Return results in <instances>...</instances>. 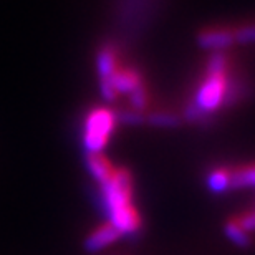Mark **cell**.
Instances as JSON below:
<instances>
[{"instance_id": "cell-1", "label": "cell", "mask_w": 255, "mask_h": 255, "mask_svg": "<svg viewBox=\"0 0 255 255\" xmlns=\"http://www.w3.org/2000/svg\"><path fill=\"white\" fill-rule=\"evenodd\" d=\"M101 187L103 204L108 214V222L116 227L121 236H132L141 229L142 219L132 202L134 184L131 172L125 167H116L108 181Z\"/></svg>"}, {"instance_id": "cell-2", "label": "cell", "mask_w": 255, "mask_h": 255, "mask_svg": "<svg viewBox=\"0 0 255 255\" xmlns=\"http://www.w3.org/2000/svg\"><path fill=\"white\" fill-rule=\"evenodd\" d=\"M229 58L224 53H214L206 65L204 78L196 93V101L187 111L191 120H199L204 115L214 113L224 103L236 98V86L231 80Z\"/></svg>"}, {"instance_id": "cell-3", "label": "cell", "mask_w": 255, "mask_h": 255, "mask_svg": "<svg viewBox=\"0 0 255 255\" xmlns=\"http://www.w3.org/2000/svg\"><path fill=\"white\" fill-rule=\"evenodd\" d=\"M116 121H118V116L110 108H95L86 115L83 146L88 151V154L103 152L115 131Z\"/></svg>"}, {"instance_id": "cell-4", "label": "cell", "mask_w": 255, "mask_h": 255, "mask_svg": "<svg viewBox=\"0 0 255 255\" xmlns=\"http://www.w3.org/2000/svg\"><path fill=\"white\" fill-rule=\"evenodd\" d=\"M121 237H123V236L116 231L115 226H111L110 222H105V224H101V226H98L95 231H91L88 236H86L85 249L88 252L105 251V249H108L110 246H113L115 242H118Z\"/></svg>"}, {"instance_id": "cell-5", "label": "cell", "mask_w": 255, "mask_h": 255, "mask_svg": "<svg viewBox=\"0 0 255 255\" xmlns=\"http://www.w3.org/2000/svg\"><path fill=\"white\" fill-rule=\"evenodd\" d=\"M199 43L206 48L219 50L234 43L232 27H211L202 30L199 35Z\"/></svg>"}, {"instance_id": "cell-6", "label": "cell", "mask_w": 255, "mask_h": 255, "mask_svg": "<svg viewBox=\"0 0 255 255\" xmlns=\"http://www.w3.org/2000/svg\"><path fill=\"white\" fill-rule=\"evenodd\" d=\"M86 167H88L90 174L93 176L100 184H103L105 181H108L116 169L103 152H95V154L86 156Z\"/></svg>"}, {"instance_id": "cell-7", "label": "cell", "mask_w": 255, "mask_h": 255, "mask_svg": "<svg viewBox=\"0 0 255 255\" xmlns=\"http://www.w3.org/2000/svg\"><path fill=\"white\" fill-rule=\"evenodd\" d=\"M120 63H121L120 62V53L113 45H105V47L100 50L98 62H96V65H98V71H100L101 78L110 76Z\"/></svg>"}, {"instance_id": "cell-8", "label": "cell", "mask_w": 255, "mask_h": 255, "mask_svg": "<svg viewBox=\"0 0 255 255\" xmlns=\"http://www.w3.org/2000/svg\"><path fill=\"white\" fill-rule=\"evenodd\" d=\"M231 174H232L231 189H246V187H255V164L231 167Z\"/></svg>"}, {"instance_id": "cell-9", "label": "cell", "mask_w": 255, "mask_h": 255, "mask_svg": "<svg viewBox=\"0 0 255 255\" xmlns=\"http://www.w3.org/2000/svg\"><path fill=\"white\" fill-rule=\"evenodd\" d=\"M231 182H232L231 167H217V169H214L211 174L207 176L209 189L212 192L231 191Z\"/></svg>"}, {"instance_id": "cell-10", "label": "cell", "mask_w": 255, "mask_h": 255, "mask_svg": "<svg viewBox=\"0 0 255 255\" xmlns=\"http://www.w3.org/2000/svg\"><path fill=\"white\" fill-rule=\"evenodd\" d=\"M226 234L234 244H237V246H247L249 241H251L249 234L241 227L237 219H231V221L226 224Z\"/></svg>"}, {"instance_id": "cell-11", "label": "cell", "mask_w": 255, "mask_h": 255, "mask_svg": "<svg viewBox=\"0 0 255 255\" xmlns=\"http://www.w3.org/2000/svg\"><path fill=\"white\" fill-rule=\"evenodd\" d=\"M232 35H234V43L236 42H242V43L255 42V23L242 25V27H232Z\"/></svg>"}, {"instance_id": "cell-12", "label": "cell", "mask_w": 255, "mask_h": 255, "mask_svg": "<svg viewBox=\"0 0 255 255\" xmlns=\"http://www.w3.org/2000/svg\"><path fill=\"white\" fill-rule=\"evenodd\" d=\"M149 123L157 125V126H174L177 123V118L172 113L167 111H156V113L149 115Z\"/></svg>"}, {"instance_id": "cell-13", "label": "cell", "mask_w": 255, "mask_h": 255, "mask_svg": "<svg viewBox=\"0 0 255 255\" xmlns=\"http://www.w3.org/2000/svg\"><path fill=\"white\" fill-rule=\"evenodd\" d=\"M237 222L241 224V227H242L247 234L254 232V231H255V211L246 212V214H242V216H239V217H237Z\"/></svg>"}]
</instances>
